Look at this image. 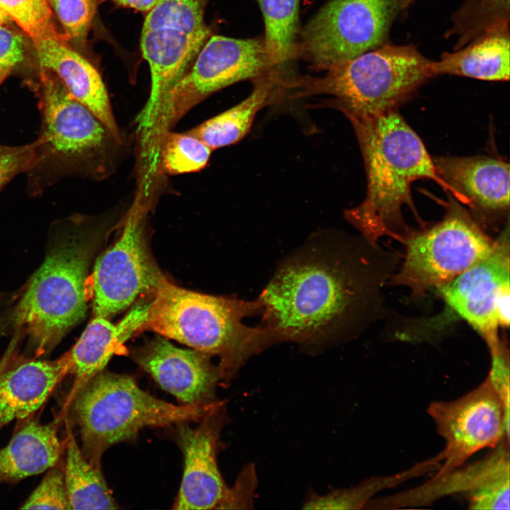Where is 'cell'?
Returning a JSON list of instances; mask_svg holds the SVG:
<instances>
[{"label":"cell","mask_w":510,"mask_h":510,"mask_svg":"<svg viewBox=\"0 0 510 510\" xmlns=\"http://www.w3.org/2000/svg\"><path fill=\"white\" fill-rule=\"evenodd\" d=\"M509 237L507 226L487 256L437 288L448 308L477 331L488 348L499 342L496 307L510 289Z\"/></svg>","instance_id":"9a60e30c"},{"label":"cell","mask_w":510,"mask_h":510,"mask_svg":"<svg viewBox=\"0 0 510 510\" xmlns=\"http://www.w3.org/2000/svg\"><path fill=\"white\" fill-rule=\"evenodd\" d=\"M404 240V261L391 283L407 287L417 297L449 283L484 259L494 242L458 208L431 227L408 233Z\"/></svg>","instance_id":"30bf717a"},{"label":"cell","mask_w":510,"mask_h":510,"mask_svg":"<svg viewBox=\"0 0 510 510\" xmlns=\"http://www.w3.org/2000/svg\"><path fill=\"white\" fill-rule=\"evenodd\" d=\"M10 18L1 10H0V24L6 25Z\"/></svg>","instance_id":"f35d334b"},{"label":"cell","mask_w":510,"mask_h":510,"mask_svg":"<svg viewBox=\"0 0 510 510\" xmlns=\"http://www.w3.org/2000/svg\"><path fill=\"white\" fill-rule=\"evenodd\" d=\"M222 405L221 401L175 405L146 392L128 375L103 370L76 393L64 412L70 411L78 427L84 455L101 468L108 448L135 437L140 429L202 419Z\"/></svg>","instance_id":"8992f818"},{"label":"cell","mask_w":510,"mask_h":510,"mask_svg":"<svg viewBox=\"0 0 510 510\" xmlns=\"http://www.w3.org/2000/svg\"><path fill=\"white\" fill-rule=\"evenodd\" d=\"M103 0H47L62 25L64 35L76 47L86 45L98 5Z\"/></svg>","instance_id":"4dcf8cb0"},{"label":"cell","mask_w":510,"mask_h":510,"mask_svg":"<svg viewBox=\"0 0 510 510\" xmlns=\"http://www.w3.org/2000/svg\"><path fill=\"white\" fill-rule=\"evenodd\" d=\"M59 420L43 424L26 420L0 448V484L18 482L57 465L65 442L57 434Z\"/></svg>","instance_id":"7402d4cb"},{"label":"cell","mask_w":510,"mask_h":510,"mask_svg":"<svg viewBox=\"0 0 510 510\" xmlns=\"http://www.w3.org/2000/svg\"><path fill=\"white\" fill-rule=\"evenodd\" d=\"M11 352V350L6 354V356L0 362V373L8 366Z\"/></svg>","instance_id":"74e56055"},{"label":"cell","mask_w":510,"mask_h":510,"mask_svg":"<svg viewBox=\"0 0 510 510\" xmlns=\"http://www.w3.org/2000/svg\"><path fill=\"white\" fill-rule=\"evenodd\" d=\"M315 1V0H310L311 2H312V1Z\"/></svg>","instance_id":"60d3db41"},{"label":"cell","mask_w":510,"mask_h":510,"mask_svg":"<svg viewBox=\"0 0 510 510\" xmlns=\"http://www.w3.org/2000/svg\"><path fill=\"white\" fill-rule=\"evenodd\" d=\"M263 15L266 50L273 67L283 72L296 58L300 0H258Z\"/></svg>","instance_id":"484cf974"},{"label":"cell","mask_w":510,"mask_h":510,"mask_svg":"<svg viewBox=\"0 0 510 510\" xmlns=\"http://www.w3.org/2000/svg\"><path fill=\"white\" fill-rule=\"evenodd\" d=\"M412 0H329L300 29L296 58L324 71L383 45Z\"/></svg>","instance_id":"9c48e42d"},{"label":"cell","mask_w":510,"mask_h":510,"mask_svg":"<svg viewBox=\"0 0 510 510\" xmlns=\"http://www.w3.org/2000/svg\"><path fill=\"white\" fill-rule=\"evenodd\" d=\"M364 260L310 248L281 266L259 299L264 324L282 341L327 337L361 312L375 290Z\"/></svg>","instance_id":"6da1fadb"},{"label":"cell","mask_w":510,"mask_h":510,"mask_svg":"<svg viewBox=\"0 0 510 510\" xmlns=\"http://www.w3.org/2000/svg\"><path fill=\"white\" fill-rule=\"evenodd\" d=\"M32 42L40 67L52 72L70 95L89 108L122 142L107 89L95 67L67 42L52 39Z\"/></svg>","instance_id":"ac0fdd59"},{"label":"cell","mask_w":510,"mask_h":510,"mask_svg":"<svg viewBox=\"0 0 510 510\" xmlns=\"http://www.w3.org/2000/svg\"><path fill=\"white\" fill-rule=\"evenodd\" d=\"M452 21L448 33L458 35V50L481 35L509 28V0H464Z\"/></svg>","instance_id":"83f0119b"},{"label":"cell","mask_w":510,"mask_h":510,"mask_svg":"<svg viewBox=\"0 0 510 510\" xmlns=\"http://www.w3.org/2000/svg\"><path fill=\"white\" fill-rule=\"evenodd\" d=\"M273 70L277 69L270 62L264 37L237 39L211 35L190 70L174 89L159 121L157 137L169 130L191 108L212 94Z\"/></svg>","instance_id":"7c38bea8"},{"label":"cell","mask_w":510,"mask_h":510,"mask_svg":"<svg viewBox=\"0 0 510 510\" xmlns=\"http://www.w3.org/2000/svg\"><path fill=\"white\" fill-rule=\"evenodd\" d=\"M25 41L18 32L0 24V72L11 70L25 56Z\"/></svg>","instance_id":"d590c367"},{"label":"cell","mask_w":510,"mask_h":510,"mask_svg":"<svg viewBox=\"0 0 510 510\" xmlns=\"http://www.w3.org/2000/svg\"><path fill=\"white\" fill-rule=\"evenodd\" d=\"M38 141L20 146L0 143V193L17 175L28 173L35 165L38 157Z\"/></svg>","instance_id":"d6a6232c"},{"label":"cell","mask_w":510,"mask_h":510,"mask_svg":"<svg viewBox=\"0 0 510 510\" xmlns=\"http://www.w3.org/2000/svg\"><path fill=\"white\" fill-rule=\"evenodd\" d=\"M62 237L33 275L14 312L15 324L28 334L35 352H49L86 315L90 263L104 238L102 226L85 217L60 225Z\"/></svg>","instance_id":"277c9868"},{"label":"cell","mask_w":510,"mask_h":510,"mask_svg":"<svg viewBox=\"0 0 510 510\" xmlns=\"http://www.w3.org/2000/svg\"><path fill=\"white\" fill-rule=\"evenodd\" d=\"M286 77L273 70L253 79L251 94L242 101L187 131L212 150L240 141L249 131L258 112L285 92Z\"/></svg>","instance_id":"603a6c76"},{"label":"cell","mask_w":510,"mask_h":510,"mask_svg":"<svg viewBox=\"0 0 510 510\" xmlns=\"http://www.w3.org/2000/svg\"><path fill=\"white\" fill-rule=\"evenodd\" d=\"M427 412L445 441L437 474L456 468L475 453L509 438V408L488 377L458 399L430 403Z\"/></svg>","instance_id":"4fadbf2b"},{"label":"cell","mask_w":510,"mask_h":510,"mask_svg":"<svg viewBox=\"0 0 510 510\" xmlns=\"http://www.w3.org/2000/svg\"><path fill=\"white\" fill-rule=\"evenodd\" d=\"M116 4L131 8L139 11H149L156 4L157 0H112Z\"/></svg>","instance_id":"8d00e7d4"},{"label":"cell","mask_w":510,"mask_h":510,"mask_svg":"<svg viewBox=\"0 0 510 510\" xmlns=\"http://www.w3.org/2000/svg\"><path fill=\"white\" fill-rule=\"evenodd\" d=\"M22 509H71L63 469H49L37 488L20 507Z\"/></svg>","instance_id":"1f68e13d"},{"label":"cell","mask_w":510,"mask_h":510,"mask_svg":"<svg viewBox=\"0 0 510 510\" xmlns=\"http://www.w3.org/2000/svg\"><path fill=\"white\" fill-rule=\"evenodd\" d=\"M223 406L203 417L196 427L186 422L178 424L184 471L175 509H218L227 494L229 487L217 462V443L225 421Z\"/></svg>","instance_id":"e0dca14e"},{"label":"cell","mask_w":510,"mask_h":510,"mask_svg":"<svg viewBox=\"0 0 510 510\" xmlns=\"http://www.w3.org/2000/svg\"><path fill=\"white\" fill-rule=\"evenodd\" d=\"M509 438L482 459L397 494L373 499L366 509H398L429 506L446 497L462 495L470 509H509Z\"/></svg>","instance_id":"5bb4252c"},{"label":"cell","mask_w":510,"mask_h":510,"mask_svg":"<svg viewBox=\"0 0 510 510\" xmlns=\"http://www.w3.org/2000/svg\"><path fill=\"white\" fill-rule=\"evenodd\" d=\"M64 480L71 509H115L118 506L101 473L84 455L65 419Z\"/></svg>","instance_id":"d4e9b609"},{"label":"cell","mask_w":510,"mask_h":510,"mask_svg":"<svg viewBox=\"0 0 510 510\" xmlns=\"http://www.w3.org/2000/svg\"><path fill=\"white\" fill-rule=\"evenodd\" d=\"M35 91L41 128L37 160L27 173L28 193L40 195L70 176L94 179L108 176L122 142L50 70L40 67Z\"/></svg>","instance_id":"5b68a950"},{"label":"cell","mask_w":510,"mask_h":510,"mask_svg":"<svg viewBox=\"0 0 510 510\" xmlns=\"http://www.w3.org/2000/svg\"><path fill=\"white\" fill-rule=\"evenodd\" d=\"M491 354V369L487 377L504 404L509 408V359L505 346L499 342L489 348Z\"/></svg>","instance_id":"e575fe53"},{"label":"cell","mask_w":510,"mask_h":510,"mask_svg":"<svg viewBox=\"0 0 510 510\" xmlns=\"http://www.w3.org/2000/svg\"><path fill=\"white\" fill-rule=\"evenodd\" d=\"M0 373V429L25 419L46 401L69 374L67 353L53 361H28Z\"/></svg>","instance_id":"44dd1931"},{"label":"cell","mask_w":510,"mask_h":510,"mask_svg":"<svg viewBox=\"0 0 510 510\" xmlns=\"http://www.w3.org/2000/svg\"><path fill=\"white\" fill-rule=\"evenodd\" d=\"M212 149L188 133L164 132L158 142L159 165L170 175L198 172L205 169Z\"/></svg>","instance_id":"f1b7e54d"},{"label":"cell","mask_w":510,"mask_h":510,"mask_svg":"<svg viewBox=\"0 0 510 510\" xmlns=\"http://www.w3.org/2000/svg\"><path fill=\"white\" fill-rule=\"evenodd\" d=\"M429 464L419 462L407 470L391 475L368 478L357 485L335 489L325 494L310 493L303 503L305 509H361L365 508L378 492L428 473Z\"/></svg>","instance_id":"4316f807"},{"label":"cell","mask_w":510,"mask_h":510,"mask_svg":"<svg viewBox=\"0 0 510 510\" xmlns=\"http://www.w3.org/2000/svg\"><path fill=\"white\" fill-rule=\"evenodd\" d=\"M11 72V70H5L0 72V85L6 79Z\"/></svg>","instance_id":"ab89813d"},{"label":"cell","mask_w":510,"mask_h":510,"mask_svg":"<svg viewBox=\"0 0 510 510\" xmlns=\"http://www.w3.org/2000/svg\"><path fill=\"white\" fill-rule=\"evenodd\" d=\"M509 28L481 35L453 52L431 61V77L450 74L504 81L509 79Z\"/></svg>","instance_id":"cb8c5ba5"},{"label":"cell","mask_w":510,"mask_h":510,"mask_svg":"<svg viewBox=\"0 0 510 510\" xmlns=\"http://www.w3.org/2000/svg\"><path fill=\"white\" fill-rule=\"evenodd\" d=\"M131 353L137 364L183 404L218 401L216 387L222 375L210 356L195 349L178 348L161 336L135 348Z\"/></svg>","instance_id":"2e32d148"},{"label":"cell","mask_w":510,"mask_h":510,"mask_svg":"<svg viewBox=\"0 0 510 510\" xmlns=\"http://www.w3.org/2000/svg\"><path fill=\"white\" fill-rule=\"evenodd\" d=\"M210 0H157L147 13L141 50L151 74L149 98L137 122L141 137H152L171 94L212 35L205 21Z\"/></svg>","instance_id":"ba28073f"},{"label":"cell","mask_w":510,"mask_h":510,"mask_svg":"<svg viewBox=\"0 0 510 510\" xmlns=\"http://www.w3.org/2000/svg\"><path fill=\"white\" fill-rule=\"evenodd\" d=\"M439 176L460 201L488 212L509 206V165L487 157H442L433 159Z\"/></svg>","instance_id":"d6986e66"},{"label":"cell","mask_w":510,"mask_h":510,"mask_svg":"<svg viewBox=\"0 0 510 510\" xmlns=\"http://www.w3.org/2000/svg\"><path fill=\"white\" fill-rule=\"evenodd\" d=\"M256 483L254 466L249 465L244 467L234 487L228 488L227 494L218 509L251 508Z\"/></svg>","instance_id":"836d02e7"},{"label":"cell","mask_w":510,"mask_h":510,"mask_svg":"<svg viewBox=\"0 0 510 510\" xmlns=\"http://www.w3.org/2000/svg\"><path fill=\"white\" fill-rule=\"evenodd\" d=\"M147 212L137 199L119 239L97 259L91 278L95 316L108 318L123 311L140 295L154 293L166 278L149 251Z\"/></svg>","instance_id":"8fae6325"},{"label":"cell","mask_w":510,"mask_h":510,"mask_svg":"<svg viewBox=\"0 0 510 510\" xmlns=\"http://www.w3.org/2000/svg\"><path fill=\"white\" fill-rule=\"evenodd\" d=\"M431 60L413 45H382L335 63L322 76L290 78L291 96H334L350 120L394 110L427 79Z\"/></svg>","instance_id":"52a82bcc"},{"label":"cell","mask_w":510,"mask_h":510,"mask_svg":"<svg viewBox=\"0 0 510 510\" xmlns=\"http://www.w3.org/2000/svg\"><path fill=\"white\" fill-rule=\"evenodd\" d=\"M1 10L32 41L52 39L68 42L53 21L47 0H0Z\"/></svg>","instance_id":"f546056e"},{"label":"cell","mask_w":510,"mask_h":510,"mask_svg":"<svg viewBox=\"0 0 510 510\" xmlns=\"http://www.w3.org/2000/svg\"><path fill=\"white\" fill-rule=\"evenodd\" d=\"M351 121L362 149L368 185L363 201L347 210L346 217L368 244L375 246L385 235L404 239L409 232L402 209L412 204L410 187L417 179H432L460 199L439 176L419 137L395 110Z\"/></svg>","instance_id":"7a4b0ae2"},{"label":"cell","mask_w":510,"mask_h":510,"mask_svg":"<svg viewBox=\"0 0 510 510\" xmlns=\"http://www.w3.org/2000/svg\"><path fill=\"white\" fill-rule=\"evenodd\" d=\"M151 301L135 306L118 324L95 316L72 348L67 352L74 383L65 402L67 408L76 393L95 375L104 369L111 357L147 319Z\"/></svg>","instance_id":"ffe728a7"},{"label":"cell","mask_w":510,"mask_h":510,"mask_svg":"<svg viewBox=\"0 0 510 510\" xmlns=\"http://www.w3.org/2000/svg\"><path fill=\"white\" fill-rule=\"evenodd\" d=\"M262 311L259 298L244 301L203 294L165 278L153 293L142 329L217 357L222 381L227 383L249 357L281 341L275 329L244 322Z\"/></svg>","instance_id":"3957f363"}]
</instances>
